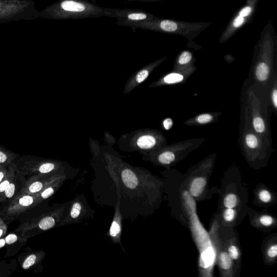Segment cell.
<instances>
[{
    "label": "cell",
    "mask_w": 277,
    "mask_h": 277,
    "mask_svg": "<svg viewBox=\"0 0 277 277\" xmlns=\"http://www.w3.org/2000/svg\"><path fill=\"white\" fill-rule=\"evenodd\" d=\"M6 246V241L5 237L0 239V248H2Z\"/></svg>",
    "instance_id": "41"
},
{
    "label": "cell",
    "mask_w": 277,
    "mask_h": 277,
    "mask_svg": "<svg viewBox=\"0 0 277 277\" xmlns=\"http://www.w3.org/2000/svg\"><path fill=\"white\" fill-rule=\"evenodd\" d=\"M192 59V54L189 52H183L179 59V62L182 65L189 63Z\"/></svg>",
    "instance_id": "27"
},
{
    "label": "cell",
    "mask_w": 277,
    "mask_h": 277,
    "mask_svg": "<svg viewBox=\"0 0 277 277\" xmlns=\"http://www.w3.org/2000/svg\"><path fill=\"white\" fill-rule=\"evenodd\" d=\"M129 2H138L141 3H148L153 2L154 0H127Z\"/></svg>",
    "instance_id": "42"
},
{
    "label": "cell",
    "mask_w": 277,
    "mask_h": 277,
    "mask_svg": "<svg viewBox=\"0 0 277 277\" xmlns=\"http://www.w3.org/2000/svg\"><path fill=\"white\" fill-rule=\"evenodd\" d=\"M69 178L66 175H61L53 180L36 195L39 204H42L53 196Z\"/></svg>",
    "instance_id": "14"
},
{
    "label": "cell",
    "mask_w": 277,
    "mask_h": 277,
    "mask_svg": "<svg viewBox=\"0 0 277 277\" xmlns=\"http://www.w3.org/2000/svg\"><path fill=\"white\" fill-rule=\"evenodd\" d=\"M112 172L109 176L116 186L123 218L137 217L138 214L143 216V202H146L145 198L149 196L150 188V176L129 168L119 171L117 174Z\"/></svg>",
    "instance_id": "1"
},
{
    "label": "cell",
    "mask_w": 277,
    "mask_h": 277,
    "mask_svg": "<svg viewBox=\"0 0 277 277\" xmlns=\"http://www.w3.org/2000/svg\"><path fill=\"white\" fill-rule=\"evenodd\" d=\"M69 204V202L55 204L44 212L24 221L15 230L29 239L53 228L61 226Z\"/></svg>",
    "instance_id": "3"
},
{
    "label": "cell",
    "mask_w": 277,
    "mask_h": 277,
    "mask_svg": "<svg viewBox=\"0 0 277 277\" xmlns=\"http://www.w3.org/2000/svg\"><path fill=\"white\" fill-rule=\"evenodd\" d=\"M26 181V178L20 174L17 169L15 176L8 189L0 194V204H9L15 200L22 191Z\"/></svg>",
    "instance_id": "10"
},
{
    "label": "cell",
    "mask_w": 277,
    "mask_h": 277,
    "mask_svg": "<svg viewBox=\"0 0 277 277\" xmlns=\"http://www.w3.org/2000/svg\"><path fill=\"white\" fill-rule=\"evenodd\" d=\"M272 100L274 103V105L275 107H277V91L276 90H274L272 94Z\"/></svg>",
    "instance_id": "40"
},
{
    "label": "cell",
    "mask_w": 277,
    "mask_h": 277,
    "mask_svg": "<svg viewBox=\"0 0 277 277\" xmlns=\"http://www.w3.org/2000/svg\"><path fill=\"white\" fill-rule=\"evenodd\" d=\"M206 179L203 177H198L192 182L190 192L193 197H198L203 193L206 185Z\"/></svg>",
    "instance_id": "16"
},
{
    "label": "cell",
    "mask_w": 277,
    "mask_h": 277,
    "mask_svg": "<svg viewBox=\"0 0 277 277\" xmlns=\"http://www.w3.org/2000/svg\"><path fill=\"white\" fill-rule=\"evenodd\" d=\"M123 216L120 211V203L117 200L115 206L114 217L109 231L106 235L115 244H121V237L122 231Z\"/></svg>",
    "instance_id": "11"
},
{
    "label": "cell",
    "mask_w": 277,
    "mask_h": 277,
    "mask_svg": "<svg viewBox=\"0 0 277 277\" xmlns=\"http://www.w3.org/2000/svg\"><path fill=\"white\" fill-rule=\"evenodd\" d=\"M6 241L7 251L4 256V258L15 256L27 243V239L23 236L22 234L14 231L6 235L4 237Z\"/></svg>",
    "instance_id": "12"
},
{
    "label": "cell",
    "mask_w": 277,
    "mask_h": 277,
    "mask_svg": "<svg viewBox=\"0 0 277 277\" xmlns=\"http://www.w3.org/2000/svg\"><path fill=\"white\" fill-rule=\"evenodd\" d=\"M39 205L36 196L29 194H19L12 202L2 204L0 208V217L9 225L23 214L35 209Z\"/></svg>",
    "instance_id": "6"
},
{
    "label": "cell",
    "mask_w": 277,
    "mask_h": 277,
    "mask_svg": "<svg viewBox=\"0 0 277 277\" xmlns=\"http://www.w3.org/2000/svg\"><path fill=\"white\" fill-rule=\"evenodd\" d=\"M25 252L18 255V261L21 267L24 270H33L42 272V263L46 253L43 250H33L30 247L25 249Z\"/></svg>",
    "instance_id": "8"
},
{
    "label": "cell",
    "mask_w": 277,
    "mask_h": 277,
    "mask_svg": "<svg viewBox=\"0 0 277 277\" xmlns=\"http://www.w3.org/2000/svg\"><path fill=\"white\" fill-rule=\"evenodd\" d=\"M5 225H6L4 221H3V219L1 217H0V228H2L3 226H4Z\"/></svg>",
    "instance_id": "43"
},
{
    "label": "cell",
    "mask_w": 277,
    "mask_h": 277,
    "mask_svg": "<svg viewBox=\"0 0 277 277\" xmlns=\"http://www.w3.org/2000/svg\"><path fill=\"white\" fill-rule=\"evenodd\" d=\"M20 156L0 145V165L9 167L17 164Z\"/></svg>",
    "instance_id": "15"
},
{
    "label": "cell",
    "mask_w": 277,
    "mask_h": 277,
    "mask_svg": "<svg viewBox=\"0 0 277 277\" xmlns=\"http://www.w3.org/2000/svg\"><path fill=\"white\" fill-rule=\"evenodd\" d=\"M16 172V164L10 166L8 175H7L3 181L0 183V194L2 193L8 189L10 184L14 177H15Z\"/></svg>",
    "instance_id": "17"
},
{
    "label": "cell",
    "mask_w": 277,
    "mask_h": 277,
    "mask_svg": "<svg viewBox=\"0 0 277 277\" xmlns=\"http://www.w3.org/2000/svg\"><path fill=\"white\" fill-rule=\"evenodd\" d=\"M254 129L257 132L262 133L265 130V124L264 121L259 117H255L253 120Z\"/></svg>",
    "instance_id": "25"
},
{
    "label": "cell",
    "mask_w": 277,
    "mask_h": 277,
    "mask_svg": "<svg viewBox=\"0 0 277 277\" xmlns=\"http://www.w3.org/2000/svg\"><path fill=\"white\" fill-rule=\"evenodd\" d=\"M164 126L166 129H170L173 126V121L171 119H166L164 121Z\"/></svg>",
    "instance_id": "38"
},
{
    "label": "cell",
    "mask_w": 277,
    "mask_h": 277,
    "mask_svg": "<svg viewBox=\"0 0 277 277\" xmlns=\"http://www.w3.org/2000/svg\"><path fill=\"white\" fill-rule=\"evenodd\" d=\"M237 197L234 194H230L226 196L224 200V204L226 208H233L236 206L237 204Z\"/></svg>",
    "instance_id": "23"
},
{
    "label": "cell",
    "mask_w": 277,
    "mask_h": 277,
    "mask_svg": "<svg viewBox=\"0 0 277 277\" xmlns=\"http://www.w3.org/2000/svg\"><path fill=\"white\" fill-rule=\"evenodd\" d=\"M244 19L243 17L239 16L235 19L233 25L235 27H239L244 23Z\"/></svg>",
    "instance_id": "36"
},
{
    "label": "cell",
    "mask_w": 277,
    "mask_h": 277,
    "mask_svg": "<svg viewBox=\"0 0 277 277\" xmlns=\"http://www.w3.org/2000/svg\"><path fill=\"white\" fill-rule=\"evenodd\" d=\"M153 19L151 14L138 9H123L120 17L117 18L116 24L122 26L125 23L146 22Z\"/></svg>",
    "instance_id": "13"
},
{
    "label": "cell",
    "mask_w": 277,
    "mask_h": 277,
    "mask_svg": "<svg viewBox=\"0 0 277 277\" xmlns=\"http://www.w3.org/2000/svg\"><path fill=\"white\" fill-rule=\"evenodd\" d=\"M260 221L262 225L265 226H268L273 224V219L271 216L265 215L260 218Z\"/></svg>",
    "instance_id": "31"
},
{
    "label": "cell",
    "mask_w": 277,
    "mask_h": 277,
    "mask_svg": "<svg viewBox=\"0 0 277 277\" xmlns=\"http://www.w3.org/2000/svg\"><path fill=\"white\" fill-rule=\"evenodd\" d=\"M149 72L147 70H143L138 73L136 77V80L138 83H141L146 79L149 76Z\"/></svg>",
    "instance_id": "33"
},
{
    "label": "cell",
    "mask_w": 277,
    "mask_h": 277,
    "mask_svg": "<svg viewBox=\"0 0 277 277\" xmlns=\"http://www.w3.org/2000/svg\"><path fill=\"white\" fill-rule=\"evenodd\" d=\"M156 144V141L154 136L151 135H144L138 138L137 147L142 149L147 150L154 148Z\"/></svg>",
    "instance_id": "18"
},
{
    "label": "cell",
    "mask_w": 277,
    "mask_h": 277,
    "mask_svg": "<svg viewBox=\"0 0 277 277\" xmlns=\"http://www.w3.org/2000/svg\"><path fill=\"white\" fill-rule=\"evenodd\" d=\"M159 27L162 30L168 32H174L177 29V24L170 20L162 21L159 24Z\"/></svg>",
    "instance_id": "22"
},
{
    "label": "cell",
    "mask_w": 277,
    "mask_h": 277,
    "mask_svg": "<svg viewBox=\"0 0 277 277\" xmlns=\"http://www.w3.org/2000/svg\"><path fill=\"white\" fill-rule=\"evenodd\" d=\"M251 12V9L250 8H249V7H247V8H246L244 9L243 10H242L241 12H240V16L242 17H245L247 16Z\"/></svg>",
    "instance_id": "37"
},
{
    "label": "cell",
    "mask_w": 277,
    "mask_h": 277,
    "mask_svg": "<svg viewBox=\"0 0 277 277\" xmlns=\"http://www.w3.org/2000/svg\"><path fill=\"white\" fill-rule=\"evenodd\" d=\"M213 117L211 115L205 114L200 115L197 120L200 123H206L211 121Z\"/></svg>",
    "instance_id": "32"
},
{
    "label": "cell",
    "mask_w": 277,
    "mask_h": 277,
    "mask_svg": "<svg viewBox=\"0 0 277 277\" xmlns=\"http://www.w3.org/2000/svg\"><path fill=\"white\" fill-rule=\"evenodd\" d=\"M269 68L265 63H260L256 69V76L261 81L266 80L268 78Z\"/></svg>",
    "instance_id": "19"
},
{
    "label": "cell",
    "mask_w": 277,
    "mask_h": 277,
    "mask_svg": "<svg viewBox=\"0 0 277 277\" xmlns=\"http://www.w3.org/2000/svg\"><path fill=\"white\" fill-rule=\"evenodd\" d=\"M183 79V76L181 74L172 73L165 77L164 81L167 84H175V83L181 82Z\"/></svg>",
    "instance_id": "24"
},
{
    "label": "cell",
    "mask_w": 277,
    "mask_h": 277,
    "mask_svg": "<svg viewBox=\"0 0 277 277\" xmlns=\"http://www.w3.org/2000/svg\"><path fill=\"white\" fill-rule=\"evenodd\" d=\"M94 211L89 206L85 195L76 196L69 201L66 215L61 223V226L78 223L87 218H93Z\"/></svg>",
    "instance_id": "7"
},
{
    "label": "cell",
    "mask_w": 277,
    "mask_h": 277,
    "mask_svg": "<svg viewBox=\"0 0 277 277\" xmlns=\"http://www.w3.org/2000/svg\"><path fill=\"white\" fill-rule=\"evenodd\" d=\"M8 230V225H5L2 228H0V239L4 238L7 234Z\"/></svg>",
    "instance_id": "39"
},
{
    "label": "cell",
    "mask_w": 277,
    "mask_h": 277,
    "mask_svg": "<svg viewBox=\"0 0 277 277\" xmlns=\"http://www.w3.org/2000/svg\"><path fill=\"white\" fill-rule=\"evenodd\" d=\"M123 9L101 8L88 0H58L39 12V18L54 20H79L102 17L117 18Z\"/></svg>",
    "instance_id": "2"
},
{
    "label": "cell",
    "mask_w": 277,
    "mask_h": 277,
    "mask_svg": "<svg viewBox=\"0 0 277 277\" xmlns=\"http://www.w3.org/2000/svg\"><path fill=\"white\" fill-rule=\"evenodd\" d=\"M219 262L221 268L224 269H230L232 265V259L229 254L224 252L219 255Z\"/></svg>",
    "instance_id": "20"
},
{
    "label": "cell",
    "mask_w": 277,
    "mask_h": 277,
    "mask_svg": "<svg viewBox=\"0 0 277 277\" xmlns=\"http://www.w3.org/2000/svg\"><path fill=\"white\" fill-rule=\"evenodd\" d=\"M16 168L20 174L26 178L33 176L44 175L67 176L63 166L60 163L37 156H20L16 164Z\"/></svg>",
    "instance_id": "4"
},
{
    "label": "cell",
    "mask_w": 277,
    "mask_h": 277,
    "mask_svg": "<svg viewBox=\"0 0 277 277\" xmlns=\"http://www.w3.org/2000/svg\"><path fill=\"white\" fill-rule=\"evenodd\" d=\"M235 211L231 208H227L224 213V218L227 221H232L235 217Z\"/></svg>",
    "instance_id": "28"
},
{
    "label": "cell",
    "mask_w": 277,
    "mask_h": 277,
    "mask_svg": "<svg viewBox=\"0 0 277 277\" xmlns=\"http://www.w3.org/2000/svg\"><path fill=\"white\" fill-rule=\"evenodd\" d=\"M175 155L171 152H165L158 157V161L163 165H169L175 161Z\"/></svg>",
    "instance_id": "21"
},
{
    "label": "cell",
    "mask_w": 277,
    "mask_h": 277,
    "mask_svg": "<svg viewBox=\"0 0 277 277\" xmlns=\"http://www.w3.org/2000/svg\"><path fill=\"white\" fill-rule=\"evenodd\" d=\"M39 18L33 0H0V24Z\"/></svg>",
    "instance_id": "5"
},
{
    "label": "cell",
    "mask_w": 277,
    "mask_h": 277,
    "mask_svg": "<svg viewBox=\"0 0 277 277\" xmlns=\"http://www.w3.org/2000/svg\"><path fill=\"white\" fill-rule=\"evenodd\" d=\"M90 2H91L92 3L94 4H96L97 0H89Z\"/></svg>",
    "instance_id": "44"
},
{
    "label": "cell",
    "mask_w": 277,
    "mask_h": 277,
    "mask_svg": "<svg viewBox=\"0 0 277 277\" xmlns=\"http://www.w3.org/2000/svg\"><path fill=\"white\" fill-rule=\"evenodd\" d=\"M228 254H229L230 257L233 260H237L239 258V253L238 249L236 246H231L228 248Z\"/></svg>",
    "instance_id": "29"
},
{
    "label": "cell",
    "mask_w": 277,
    "mask_h": 277,
    "mask_svg": "<svg viewBox=\"0 0 277 277\" xmlns=\"http://www.w3.org/2000/svg\"><path fill=\"white\" fill-rule=\"evenodd\" d=\"M60 176L61 175H44L27 177L23 188L19 194H29V195L36 196L53 180Z\"/></svg>",
    "instance_id": "9"
},
{
    "label": "cell",
    "mask_w": 277,
    "mask_h": 277,
    "mask_svg": "<svg viewBox=\"0 0 277 277\" xmlns=\"http://www.w3.org/2000/svg\"><path fill=\"white\" fill-rule=\"evenodd\" d=\"M267 255L270 258H275L277 255V245L276 244L270 247L267 251Z\"/></svg>",
    "instance_id": "34"
},
{
    "label": "cell",
    "mask_w": 277,
    "mask_h": 277,
    "mask_svg": "<svg viewBox=\"0 0 277 277\" xmlns=\"http://www.w3.org/2000/svg\"><path fill=\"white\" fill-rule=\"evenodd\" d=\"M247 146L251 149L257 148L258 145V141L257 137L254 135L248 134L246 137Z\"/></svg>",
    "instance_id": "26"
},
{
    "label": "cell",
    "mask_w": 277,
    "mask_h": 277,
    "mask_svg": "<svg viewBox=\"0 0 277 277\" xmlns=\"http://www.w3.org/2000/svg\"><path fill=\"white\" fill-rule=\"evenodd\" d=\"M259 198L262 202L267 203L271 200V195L267 190L261 191L259 195Z\"/></svg>",
    "instance_id": "30"
},
{
    "label": "cell",
    "mask_w": 277,
    "mask_h": 277,
    "mask_svg": "<svg viewBox=\"0 0 277 277\" xmlns=\"http://www.w3.org/2000/svg\"><path fill=\"white\" fill-rule=\"evenodd\" d=\"M9 167H5V166L0 165V183L3 181L8 175Z\"/></svg>",
    "instance_id": "35"
}]
</instances>
